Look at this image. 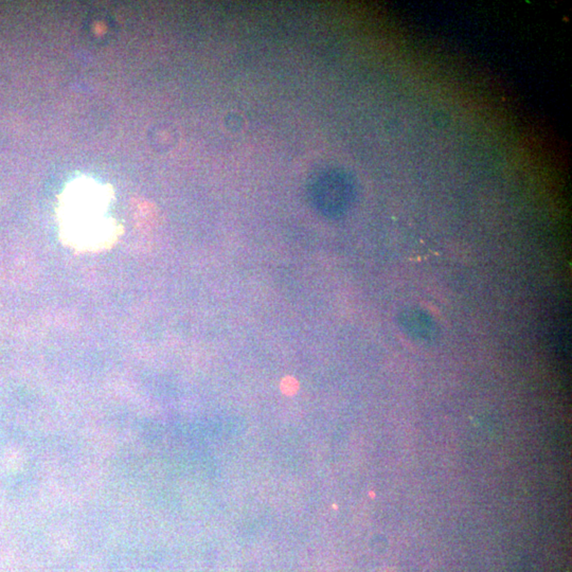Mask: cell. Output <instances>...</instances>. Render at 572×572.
<instances>
[{"label":"cell","mask_w":572,"mask_h":572,"mask_svg":"<svg viewBox=\"0 0 572 572\" xmlns=\"http://www.w3.org/2000/svg\"><path fill=\"white\" fill-rule=\"evenodd\" d=\"M298 381H297L293 377H285V379L282 381L281 382V389L283 393L287 394V396H291V394H294L298 390Z\"/></svg>","instance_id":"7a4b0ae2"},{"label":"cell","mask_w":572,"mask_h":572,"mask_svg":"<svg viewBox=\"0 0 572 572\" xmlns=\"http://www.w3.org/2000/svg\"><path fill=\"white\" fill-rule=\"evenodd\" d=\"M405 333L422 341H432L438 335L437 325L424 311L417 308L406 310L400 317Z\"/></svg>","instance_id":"6da1fadb"}]
</instances>
